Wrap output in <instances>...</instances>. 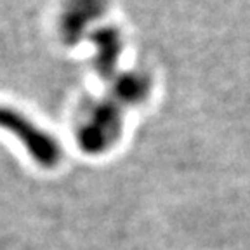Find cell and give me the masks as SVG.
<instances>
[{
  "instance_id": "1",
  "label": "cell",
  "mask_w": 250,
  "mask_h": 250,
  "mask_svg": "<svg viewBox=\"0 0 250 250\" xmlns=\"http://www.w3.org/2000/svg\"><path fill=\"white\" fill-rule=\"evenodd\" d=\"M151 87V78L146 71L130 70L115 77L108 92L78 125L75 134L78 149L92 156L109 151L120 141L129 109L143 104L149 98Z\"/></svg>"
},
{
  "instance_id": "2",
  "label": "cell",
  "mask_w": 250,
  "mask_h": 250,
  "mask_svg": "<svg viewBox=\"0 0 250 250\" xmlns=\"http://www.w3.org/2000/svg\"><path fill=\"white\" fill-rule=\"evenodd\" d=\"M0 129L12 134L28 151L30 158L43 168H56L61 164L62 148L52 134L43 130L20 109L0 104Z\"/></svg>"
},
{
  "instance_id": "3",
  "label": "cell",
  "mask_w": 250,
  "mask_h": 250,
  "mask_svg": "<svg viewBox=\"0 0 250 250\" xmlns=\"http://www.w3.org/2000/svg\"><path fill=\"white\" fill-rule=\"evenodd\" d=\"M108 9V0H66L59 18V35L66 45H77L87 28Z\"/></svg>"
},
{
  "instance_id": "4",
  "label": "cell",
  "mask_w": 250,
  "mask_h": 250,
  "mask_svg": "<svg viewBox=\"0 0 250 250\" xmlns=\"http://www.w3.org/2000/svg\"><path fill=\"white\" fill-rule=\"evenodd\" d=\"M96 54H94V66L99 77L104 80H113L117 77V68L120 62V56L124 51V39L117 26L104 24L90 33Z\"/></svg>"
}]
</instances>
